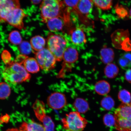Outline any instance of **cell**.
I'll use <instances>...</instances> for the list:
<instances>
[{
    "mask_svg": "<svg viewBox=\"0 0 131 131\" xmlns=\"http://www.w3.org/2000/svg\"><path fill=\"white\" fill-rule=\"evenodd\" d=\"M2 75L5 81L8 83L16 84L27 82L31 76L23 66L15 61H11L6 64Z\"/></svg>",
    "mask_w": 131,
    "mask_h": 131,
    "instance_id": "1",
    "label": "cell"
},
{
    "mask_svg": "<svg viewBox=\"0 0 131 131\" xmlns=\"http://www.w3.org/2000/svg\"><path fill=\"white\" fill-rule=\"evenodd\" d=\"M62 0H42L40 6L42 22L47 23L49 19L63 15L67 7Z\"/></svg>",
    "mask_w": 131,
    "mask_h": 131,
    "instance_id": "2",
    "label": "cell"
},
{
    "mask_svg": "<svg viewBox=\"0 0 131 131\" xmlns=\"http://www.w3.org/2000/svg\"><path fill=\"white\" fill-rule=\"evenodd\" d=\"M115 126L119 131H131V105L123 103L115 111Z\"/></svg>",
    "mask_w": 131,
    "mask_h": 131,
    "instance_id": "3",
    "label": "cell"
},
{
    "mask_svg": "<svg viewBox=\"0 0 131 131\" xmlns=\"http://www.w3.org/2000/svg\"><path fill=\"white\" fill-rule=\"evenodd\" d=\"M66 39L60 34L50 33L47 39V48L53 54L57 61L63 59L64 51L66 48Z\"/></svg>",
    "mask_w": 131,
    "mask_h": 131,
    "instance_id": "4",
    "label": "cell"
},
{
    "mask_svg": "<svg viewBox=\"0 0 131 131\" xmlns=\"http://www.w3.org/2000/svg\"><path fill=\"white\" fill-rule=\"evenodd\" d=\"M63 128L66 131H83L88 122L78 111H73L67 114L62 119Z\"/></svg>",
    "mask_w": 131,
    "mask_h": 131,
    "instance_id": "5",
    "label": "cell"
},
{
    "mask_svg": "<svg viewBox=\"0 0 131 131\" xmlns=\"http://www.w3.org/2000/svg\"><path fill=\"white\" fill-rule=\"evenodd\" d=\"M70 10L67 8L63 15L49 19L46 23L47 27L52 32L62 31L66 27L68 31L72 28V24L70 18Z\"/></svg>",
    "mask_w": 131,
    "mask_h": 131,
    "instance_id": "6",
    "label": "cell"
},
{
    "mask_svg": "<svg viewBox=\"0 0 131 131\" xmlns=\"http://www.w3.org/2000/svg\"><path fill=\"white\" fill-rule=\"evenodd\" d=\"M32 108L36 117L42 123L45 131H54V124L51 118L46 114L44 103L40 100H37Z\"/></svg>",
    "mask_w": 131,
    "mask_h": 131,
    "instance_id": "7",
    "label": "cell"
},
{
    "mask_svg": "<svg viewBox=\"0 0 131 131\" xmlns=\"http://www.w3.org/2000/svg\"><path fill=\"white\" fill-rule=\"evenodd\" d=\"M35 57L40 68L43 71H49L54 68L57 60L48 48H44L36 52Z\"/></svg>",
    "mask_w": 131,
    "mask_h": 131,
    "instance_id": "8",
    "label": "cell"
},
{
    "mask_svg": "<svg viewBox=\"0 0 131 131\" xmlns=\"http://www.w3.org/2000/svg\"><path fill=\"white\" fill-rule=\"evenodd\" d=\"M93 4L91 0H80L77 6L72 11L78 15L83 24H89L90 22L88 15L92 10Z\"/></svg>",
    "mask_w": 131,
    "mask_h": 131,
    "instance_id": "9",
    "label": "cell"
},
{
    "mask_svg": "<svg viewBox=\"0 0 131 131\" xmlns=\"http://www.w3.org/2000/svg\"><path fill=\"white\" fill-rule=\"evenodd\" d=\"M27 16L23 10L20 8H16L8 14L5 22L16 28L22 29L24 27V19Z\"/></svg>",
    "mask_w": 131,
    "mask_h": 131,
    "instance_id": "10",
    "label": "cell"
},
{
    "mask_svg": "<svg viewBox=\"0 0 131 131\" xmlns=\"http://www.w3.org/2000/svg\"><path fill=\"white\" fill-rule=\"evenodd\" d=\"M20 7L19 0H0V22H5L9 13L13 9Z\"/></svg>",
    "mask_w": 131,
    "mask_h": 131,
    "instance_id": "11",
    "label": "cell"
},
{
    "mask_svg": "<svg viewBox=\"0 0 131 131\" xmlns=\"http://www.w3.org/2000/svg\"><path fill=\"white\" fill-rule=\"evenodd\" d=\"M49 107L54 110L61 109L66 104L67 101L64 95L59 92L52 93L47 99Z\"/></svg>",
    "mask_w": 131,
    "mask_h": 131,
    "instance_id": "12",
    "label": "cell"
},
{
    "mask_svg": "<svg viewBox=\"0 0 131 131\" xmlns=\"http://www.w3.org/2000/svg\"><path fill=\"white\" fill-rule=\"evenodd\" d=\"M70 39L74 45L80 46L85 43L86 39L85 35L83 29L80 28L73 27L68 32Z\"/></svg>",
    "mask_w": 131,
    "mask_h": 131,
    "instance_id": "13",
    "label": "cell"
},
{
    "mask_svg": "<svg viewBox=\"0 0 131 131\" xmlns=\"http://www.w3.org/2000/svg\"><path fill=\"white\" fill-rule=\"evenodd\" d=\"M78 54L76 49L71 47L66 49L63 55V59L65 65H71L78 59Z\"/></svg>",
    "mask_w": 131,
    "mask_h": 131,
    "instance_id": "14",
    "label": "cell"
},
{
    "mask_svg": "<svg viewBox=\"0 0 131 131\" xmlns=\"http://www.w3.org/2000/svg\"><path fill=\"white\" fill-rule=\"evenodd\" d=\"M24 68L28 73H37L40 71V67L36 58L27 57L23 64Z\"/></svg>",
    "mask_w": 131,
    "mask_h": 131,
    "instance_id": "15",
    "label": "cell"
},
{
    "mask_svg": "<svg viewBox=\"0 0 131 131\" xmlns=\"http://www.w3.org/2000/svg\"><path fill=\"white\" fill-rule=\"evenodd\" d=\"M19 130L20 131H45L43 125L34 121L29 123L23 122Z\"/></svg>",
    "mask_w": 131,
    "mask_h": 131,
    "instance_id": "16",
    "label": "cell"
},
{
    "mask_svg": "<svg viewBox=\"0 0 131 131\" xmlns=\"http://www.w3.org/2000/svg\"><path fill=\"white\" fill-rule=\"evenodd\" d=\"M30 44L32 50L36 53L45 48L46 42L43 37L38 35L35 36L31 39Z\"/></svg>",
    "mask_w": 131,
    "mask_h": 131,
    "instance_id": "17",
    "label": "cell"
},
{
    "mask_svg": "<svg viewBox=\"0 0 131 131\" xmlns=\"http://www.w3.org/2000/svg\"><path fill=\"white\" fill-rule=\"evenodd\" d=\"M101 55L102 61L105 64L111 63L114 59V50L111 48L104 47L102 49L101 51Z\"/></svg>",
    "mask_w": 131,
    "mask_h": 131,
    "instance_id": "18",
    "label": "cell"
},
{
    "mask_svg": "<svg viewBox=\"0 0 131 131\" xmlns=\"http://www.w3.org/2000/svg\"><path fill=\"white\" fill-rule=\"evenodd\" d=\"M95 89L98 94L104 95L109 93L110 91L111 87L109 83L107 81H101L96 83Z\"/></svg>",
    "mask_w": 131,
    "mask_h": 131,
    "instance_id": "19",
    "label": "cell"
},
{
    "mask_svg": "<svg viewBox=\"0 0 131 131\" xmlns=\"http://www.w3.org/2000/svg\"><path fill=\"white\" fill-rule=\"evenodd\" d=\"M119 69L118 67L114 64H108L104 70L105 74L108 78H115L118 74Z\"/></svg>",
    "mask_w": 131,
    "mask_h": 131,
    "instance_id": "20",
    "label": "cell"
},
{
    "mask_svg": "<svg viewBox=\"0 0 131 131\" xmlns=\"http://www.w3.org/2000/svg\"><path fill=\"white\" fill-rule=\"evenodd\" d=\"M74 106L78 112L84 113L87 112L89 109V105L87 102L85 100L78 98L75 101Z\"/></svg>",
    "mask_w": 131,
    "mask_h": 131,
    "instance_id": "21",
    "label": "cell"
},
{
    "mask_svg": "<svg viewBox=\"0 0 131 131\" xmlns=\"http://www.w3.org/2000/svg\"><path fill=\"white\" fill-rule=\"evenodd\" d=\"M11 93L10 86L7 83H0V99L4 100L9 97Z\"/></svg>",
    "mask_w": 131,
    "mask_h": 131,
    "instance_id": "22",
    "label": "cell"
},
{
    "mask_svg": "<svg viewBox=\"0 0 131 131\" xmlns=\"http://www.w3.org/2000/svg\"><path fill=\"white\" fill-rule=\"evenodd\" d=\"M95 6L103 10L111 9L112 6V0H91Z\"/></svg>",
    "mask_w": 131,
    "mask_h": 131,
    "instance_id": "23",
    "label": "cell"
},
{
    "mask_svg": "<svg viewBox=\"0 0 131 131\" xmlns=\"http://www.w3.org/2000/svg\"><path fill=\"white\" fill-rule=\"evenodd\" d=\"M119 63L123 68H129L131 66V54L126 53L119 58Z\"/></svg>",
    "mask_w": 131,
    "mask_h": 131,
    "instance_id": "24",
    "label": "cell"
},
{
    "mask_svg": "<svg viewBox=\"0 0 131 131\" xmlns=\"http://www.w3.org/2000/svg\"><path fill=\"white\" fill-rule=\"evenodd\" d=\"M118 98L119 101L124 104H130L131 100V94L127 90L123 89L119 91Z\"/></svg>",
    "mask_w": 131,
    "mask_h": 131,
    "instance_id": "25",
    "label": "cell"
},
{
    "mask_svg": "<svg viewBox=\"0 0 131 131\" xmlns=\"http://www.w3.org/2000/svg\"><path fill=\"white\" fill-rule=\"evenodd\" d=\"M22 38L18 31H13L9 34V40L11 43L15 45H20L22 41Z\"/></svg>",
    "mask_w": 131,
    "mask_h": 131,
    "instance_id": "26",
    "label": "cell"
},
{
    "mask_svg": "<svg viewBox=\"0 0 131 131\" xmlns=\"http://www.w3.org/2000/svg\"><path fill=\"white\" fill-rule=\"evenodd\" d=\"M114 100L109 96L104 97L101 102V105L102 107L106 110H111L114 107Z\"/></svg>",
    "mask_w": 131,
    "mask_h": 131,
    "instance_id": "27",
    "label": "cell"
},
{
    "mask_svg": "<svg viewBox=\"0 0 131 131\" xmlns=\"http://www.w3.org/2000/svg\"><path fill=\"white\" fill-rule=\"evenodd\" d=\"M19 50L23 54H28L32 50L30 44L27 41L22 42L19 46Z\"/></svg>",
    "mask_w": 131,
    "mask_h": 131,
    "instance_id": "28",
    "label": "cell"
},
{
    "mask_svg": "<svg viewBox=\"0 0 131 131\" xmlns=\"http://www.w3.org/2000/svg\"><path fill=\"white\" fill-rule=\"evenodd\" d=\"M103 121L105 125L107 127H112L114 126L115 124L114 115L110 114H107L104 115L103 118Z\"/></svg>",
    "mask_w": 131,
    "mask_h": 131,
    "instance_id": "29",
    "label": "cell"
},
{
    "mask_svg": "<svg viewBox=\"0 0 131 131\" xmlns=\"http://www.w3.org/2000/svg\"><path fill=\"white\" fill-rule=\"evenodd\" d=\"M115 9L116 13L119 17L124 18L127 15V9L122 6L117 5L115 7Z\"/></svg>",
    "mask_w": 131,
    "mask_h": 131,
    "instance_id": "30",
    "label": "cell"
},
{
    "mask_svg": "<svg viewBox=\"0 0 131 131\" xmlns=\"http://www.w3.org/2000/svg\"><path fill=\"white\" fill-rule=\"evenodd\" d=\"M80 0H64V3L67 7L72 11L76 8Z\"/></svg>",
    "mask_w": 131,
    "mask_h": 131,
    "instance_id": "31",
    "label": "cell"
},
{
    "mask_svg": "<svg viewBox=\"0 0 131 131\" xmlns=\"http://www.w3.org/2000/svg\"><path fill=\"white\" fill-rule=\"evenodd\" d=\"M2 58L6 64H8L11 62V55L7 51H4L3 52L2 55Z\"/></svg>",
    "mask_w": 131,
    "mask_h": 131,
    "instance_id": "32",
    "label": "cell"
},
{
    "mask_svg": "<svg viewBox=\"0 0 131 131\" xmlns=\"http://www.w3.org/2000/svg\"><path fill=\"white\" fill-rule=\"evenodd\" d=\"M125 79L129 83H131V69L127 70L125 74Z\"/></svg>",
    "mask_w": 131,
    "mask_h": 131,
    "instance_id": "33",
    "label": "cell"
},
{
    "mask_svg": "<svg viewBox=\"0 0 131 131\" xmlns=\"http://www.w3.org/2000/svg\"><path fill=\"white\" fill-rule=\"evenodd\" d=\"M34 4H38L40 3L42 0H30Z\"/></svg>",
    "mask_w": 131,
    "mask_h": 131,
    "instance_id": "34",
    "label": "cell"
},
{
    "mask_svg": "<svg viewBox=\"0 0 131 131\" xmlns=\"http://www.w3.org/2000/svg\"><path fill=\"white\" fill-rule=\"evenodd\" d=\"M6 131H20V130L17 128H12L8 129V130Z\"/></svg>",
    "mask_w": 131,
    "mask_h": 131,
    "instance_id": "35",
    "label": "cell"
},
{
    "mask_svg": "<svg viewBox=\"0 0 131 131\" xmlns=\"http://www.w3.org/2000/svg\"><path fill=\"white\" fill-rule=\"evenodd\" d=\"M130 17L131 18V9H130Z\"/></svg>",
    "mask_w": 131,
    "mask_h": 131,
    "instance_id": "36",
    "label": "cell"
},
{
    "mask_svg": "<svg viewBox=\"0 0 131 131\" xmlns=\"http://www.w3.org/2000/svg\"></svg>",
    "mask_w": 131,
    "mask_h": 131,
    "instance_id": "37",
    "label": "cell"
},
{
    "mask_svg": "<svg viewBox=\"0 0 131 131\" xmlns=\"http://www.w3.org/2000/svg\"></svg>",
    "mask_w": 131,
    "mask_h": 131,
    "instance_id": "38",
    "label": "cell"
}]
</instances>
